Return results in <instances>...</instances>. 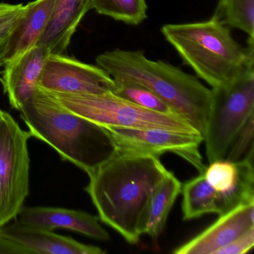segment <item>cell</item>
Segmentation results:
<instances>
[{
  "mask_svg": "<svg viewBox=\"0 0 254 254\" xmlns=\"http://www.w3.org/2000/svg\"><path fill=\"white\" fill-rule=\"evenodd\" d=\"M31 137L5 112L0 123V227L17 219L29 195Z\"/></svg>",
  "mask_w": 254,
  "mask_h": 254,
  "instance_id": "7",
  "label": "cell"
},
{
  "mask_svg": "<svg viewBox=\"0 0 254 254\" xmlns=\"http://www.w3.org/2000/svg\"><path fill=\"white\" fill-rule=\"evenodd\" d=\"M114 140L117 154L160 157L173 153L191 163L199 173L206 166L199 151L203 142L200 133H181L163 129H142L118 126H103Z\"/></svg>",
  "mask_w": 254,
  "mask_h": 254,
  "instance_id": "8",
  "label": "cell"
},
{
  "mask_svg": "<svg viewBox=\"0 0 254 254\" xmlns=\"http://www.w3.org/2000/svg\"><path fill=\"white\" fill-rule=\"evenodd\" d=\"M254 114H253L232 142L224 158L233 162L240 160L254 146Z\"/></svg>",
  "mask_w": 254,
  "mask_h": 254,
  "instance_id": "22",
  "label": "cell"
},
{
  "mask_svg": "<svg viewBox=\"0 0 254 254\" xmlns=\"http://www.w3.org/2000/svg\"><path fill=\"white\" fill-rule=\"evenodd\" d=\"M55 0H35L10 34L5 63L17 57L39 43L53 12Z\"/></svg>",
  "mask_w": 254,
  "mask_h": 254,
  "instance_id": "16",
  "label": "cell"
},
{
  "mask_svg": "<svg viewBox=\"0 0 254 254\" xmlns=\"http://www.w3.org/2000/svg\"><path fill=\"white\" fill-rule=\"evenodd\" d=\"M50 51L44 44H37L4 64L0 82L11 108L19 111L32 99L38 90V81Z\"/></svg>",
  "mask_w": 254,
  "mask_h": 254,
  "instance_id": "11",
  "label": "cell"
},
{
  "mask_svg": "<svg viewBox=\"0 0 254 254\" xmlns=\"http://www.w3.org/2000/svg\"><path fill=\"white\" fill-rule=\"evenodd\" d=\"M38 87L50 93L104 94L112 93L115 81L100 66L83 63L64 54H50Z\"/></svg>",
  "mask_w": 254,
  "mask_h": 254,
  "instance_id": "9",
  "label": "cell"
},
{
  "mask_svg": "<svg viewBox=\"0 0 254 254\" xmlns=\"http://www.w3.org/2000/svg\"><path fill=\"white\" fill-rule=\"evenodd\" d=\"M182 211L184 221H190L206 214L221 215L216 192L205 178L204 174L182 185Z\"/></svg>",
  "mask_w": 254,
  "mask_h": 254,
  "instance_id": "18",
  "label": "cell"
},
{
  "mask_svg": "<svg viewBox=\"0 0 254 254\" xmlns=\"http://www.w3.org/2000/svg\"><path fill=\"white\" fill-rule=\"evenodd\" d=\"M8 39L0 42V67L3 66L5 64V57L8 49Z\"/></svg>",
  "mask_w": 254,
  "mask_h": 254,
  "instance_id": "26",
  "label": "cell"
},
{
  "mask_svg": "<svg viewBox=\"0 0 254 254\" xmlns=\"http://www.w3.org/2000/svg\"><path fill=\"white\" fill-rule=\"evenodd\" d=\"M212 93L203 135L209 163L225 157L232 142L254 114V69L226 87L212 89Z\"/></svg>",
  "mask_w": 254,
  "mask_h": 254,
  "instance_id": "6",
  "label": "cell"
},
{
  "mask_svg": "<svg viewBox=\"0 0 254 254\" xmlns=\"http://www.w3.org/2000/svg\"><path fill=\"white\" fill-rule=\"evenodd\" d=\"M44 92L68 111L101 126L200 133L180 116L146 109L112 93L66 94Z\"/></svg>",
  "mask_w": 254,
  "mask_h": 254,
  "instance_id": "5",
  "label": "cell"
},
{
  "mask_svg": "<svg viewBox=\"0 0 254 254\" xmlns=\"http://www.w3.org/2000/svg\"><path fill=\"white\" fill-rule=\"evenodd\" d=\"M254 227V203L238 205L219 215L201 233L174 251L175 254H214Z\"/></svg>",
  "mask_w": 254,
  "mask_h": 254,
  "instance_id": "12",
  "label": "cell"
},
{
  "mask_svg": "<svg viewBox=\"0 0 254 254\" xmlns=\"http://www.w3.org/2000/svg\"><path fill=\"white\" fill-rule=\"evenodd\" d=\"M4 114H5V111H2V110L0 108V123L2 122V119H3Z\"/></svg>",
  "mask_w": 254,
  "mask_h": 254,
  "instance_id": "27",
  "label": "cell"
},
{
  "mask_svg": "<svg viewBox=\"0 0 254 254\" xmlns=\"http://www.w3.org/2000/svg\"><path fill=\"white\" fill-rule=\"evenodd\" d=\"M161 32L184 64L212 89L226 87L254 69V39L242 47L230 27L212 17L200 23L165 25Z\"/></svg>",
  "mask_w": 254,
  "mask_h": 254,
  "instance_id": "4",
  "label": "cell"
},
{
  "mask_svg": "<svg viewBox=\"0 0 254 254\" xmlns=\"http://www.w3.org/2000/svg\"><path fill=\"white\" fill-rule=\"evenodd\" d=\"M96 61L114 79L149 89L203 136L212 93L195 76L170 64L150 60L141 50L116 49L99 55Z\"/></svg>",
  "mask_w": 254,
  "mask_h": 254,
  "instance_id": "3",
  "label": "cell"
},
{
  "mask_svg": "<svg viewBox=\"0 0 254 254\" xmlns=\"http://www.w3.org/2000/svg\"><path fill=\"white\" fill-rule=\"evenodd\" d=\"M167 172L157 156L117 154L88 175L85 191L99 220L135 245L150 196Z\"/></svg>",
  "mask_w": 254,
  "mask_h": 254,
  "instance_id": "1",
  "label": "cell"
},
{
  "mask_svg": "<svg viewBox=\"0 0 254 254\" xmlns=\"http://www.w3.org/2000/svg\"><path fill=\"white\" fill-rule=\"evenodd\" d=\"M212 18L254 39V0H220Z\"/></svg>",
  "mask_w": 254,
  "mask_h": 254,
  "instance_id": "19",
  "label": "cell"
},
{
  "mask_svg": "<svg viewBox=\"0 0 254 254\" xmlns=\"http://www.w3.org/2000/svg\"><path fill=\"white\" fill-rule=\"evenodd\" d=\"M26 5L0 2V42L8 39L26 12Z\"/></svg>",
  "mask_w": 254,
  "mask_h": 254,
  "instance_id": "23",
  "label": "cell"
},
{
  "mask_svg": "<svg viewBox=\"0 0 254 254\" xmlns=\"http://www.w3.org/2000/svg\"><path fill=\"white\" fill-rule=\"evenodd\" d=\"M18 111L32 136L48 144L62 160L87 175L117 154L105 127L70 112L38 87Z\"/></svg>",
  "mask_w": 254,
  "mask_h": 254,
  "instance_id": "2",
  "label": "cell"
},
{
  "mask_svg": "<svg viewBox=\"0 0 254 254\" xmlns=\"http://www.w3.org/2000/svg\"><path fill=\"white\" fill-rule=\"evenodd\" d=\"M114 80L115 81V87L112 93L116 96L151 111L162 114L178 115L166 102L142 84L129 80Z\"/></svg>",
  "mask_w": 254,
  "mask_h": 254,
  "instance_id": "21",
  "label": "cell"
},
{
  "mask_svg": "<svg viewBox=\"0 0 254 254\" xmlns=\"http://www.w3.org/2000/svg\"><path fill=\"white\" fill-rule=\"evenodd\" d=\"M254 247V227H252L228 245L215 251L214 254H245Z\"/></svg>",
  "mask_w": 254,
  "mask_h": 254,
  "instance_id": "24",
  "label": "cell"
},
{
  "mask_svg": "<svg viewBox=\"0 0 254 254\" xmlns=\"http://www.w3.org/2000/svg\"><path fill=\"white\" fill-rule=\"evenodd\" d=\"M0 254H28V253L20 245L0 236Z\"/></svg>",
  "mask_w": 254,
  "mask_h": 254,
  "instance_id": "25",
  "label": "cell"
},
{
  "mask_svg": "<svg viewBox=\"0 0 254 254\" xmlns=\"http://www.w3.org/2000/svg\"><path fill=\"white\" fill-rule=\"evenodd\" d=\"M93 8L101 15L133 26L148 17L145 0H93Z\"/></svg>",
  "mask_w": 254,
  "mask_h": 254,
  "instance_id": "20",
  "label": "cell"
},
{
  "mask_svg": "<svg viewBox=\"0 0 254 254\" xmlns=\"http://www.w3.org/2000/svg\"><path fill=\"white\" fill-rule=\"evenodd\" d=\"M17 218L19 222L29 227L51 231L66 229L98 240L111 239L109 233L101 225L99 217L84 211L53 206H23Z\"/></svg>",
  "mask_w": 254,
  "mask_h": 254,
  "instance_id": "14",
  "label": "cell"
},
{
  "mask_svg": "<svg viewBox=\"0 0 254 254\" xmlns=\"http://www.w3.org/2000/svg\"><path fill=\"white\" fill-rule=\"evenodd\" d=\"M181 190V181L168 171L150 196L139 227L141 235H148L152 239L160 236Z\"/></svg>",
  "mask_w": 254,
  "mask_h": 254,
  "instance_id": "17",
  "label": "cell"
},
{
  "mask_svg": "<svg viewBox=\"0 0 254 254\" xmlns=\"http://www.w3.org/2000/svg\"><path fill=\"white\" fill-rule=\"evenodd\" d=\"M254 146L239 161L223 158L206 166L205 178L218 197L221 214L238 205L254 203Z\"/></svg>",
  "mask_w": 254,
  "mask_h": 254,
  "instance_id": "10",
  "label": "cell"
},
{
  "mask_svg": "<svg viewBox=\"0 0 254 254\" xmlns=\"http://www.w3.org/2000/svg\"><path fill=\"white\" fill-rule=\"evenodd\" d=\"M93 0H55L53 12L40 44L51 54H65L72 37L85 14L93 9Z\"/></svg>",
  "mask_w": 254,
  "mask_h": 254,
  "instance_id": "15",
  "label": "cell"
},
{
  "mask_svg": "<svg viewBox=\"0 0 254 254\" xmlns=\"http://www.w3.org/2000/svg\"><path fill=\"white\" fill-rule=\"evenodd\" d=\"M0 236L24 248L28 254H104L106 251L85 245L51 230L29 227L15 219L0 227Z\"/></svg>",
  "mask_w": 254,
  "mask_h": 254,
  "instance_id": "13",
  "label": "cell"
}]
</instances>
